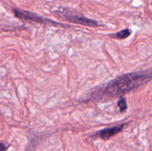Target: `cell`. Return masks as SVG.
<instances>
[{"label": "cell", "instance_id": "277c9868", "mask_svg": "<svg viewBox=\"0 0 152 151\" xmlns=\"http://www.w3.org/2000/svg\"><path fill=\"white\" fill-rule=\"evenodd\" d=\"M126 126V124H122L120 125L114 126L111 127H107V128L101 130L94 134V136H98L103 140H108L113 136H116L119 133L122 131Z\"/></svg>", "mask_w": 152, "mask_h": 151}, {"label": "cell", "instance_id": "3957f363", "mask_svg": "<svg viewBox=\"0 0 152 151\" xmlns=\"http://www.w3.org/2000/svg\"><path fill=\"white\" fill-rule=\"evenodd\" d=\"M13 14L15 15L16 18L20 19L23 21H27V22H34L36 23L42 24V25H54V26H59V25H63L62 24L56 22L55 21L51 20L50 19L42 17L36 13H32V12L27 11V10H20L17 8H13Z\"/></svg>", "mask_w": 152, "mask_h": 151}, {"label": "cell", "instance_id": "7a4b0ae2", "mask_svg": "<svg viewBox=\"0 0 152 151\" xmlns=\"http://www.w3.org/2000/svg\"><path fill=\"white\" fill-rule=\"evenodd\" d=\"M53 14L57 16L58 18H60L63 20L71 22V23L91 27V28H97V27L101 26L100 24L98 23L97 21L88 19L83 15L76 13L75 11L71 10V9H59V10H55L53 12Z\"/></svg>", "mask_w": 152, "mask_h": 151}, {"label": "cell", "instance_id": "6da1fadb", "mask_svg": "<svg viewBox=\"0 0 152 151\" xmlns=\"http://www.w3.org/2000/svg\"><path fill=\"white\" fill-rule=\"evenodd\" d=\"M152 79V70L138 71L124 74L110 81L102 89L101 96L115 98L132 91Z\"/></svg>", "mask_w": 152, "mask_h": 151}, {"label": "cell", "instance_id": "52a82bcc", "mask_svg": "<svg viewBox=\"0 0 152 151\" xmlns=\"http://www.w3.org/2000/svg\"><path fill=\"white\" fill-rule=\"evenodd\" d=\"M1 151H4L5 150V146H4V144H3L2 143H1Z\"/></svg>", "mask_w": 152, "mask_h": 151}, {"label": "cell", "instance_id": "8992f818", "mask_svg": "<svg viewBox=\"0 0 152 151\" xmlns=\"http://www.w3.org/2000/svg\"><path fill=\"white\" fill-rule=\"evenodd\" d=\"M117 106H118L120 111L121 113H124L127 110L128 108V105L127 102H126V99L125 98H121L120 100L117 102Z\"/></svg>", "mask_w": 152, "mask_h": 151}, {"label": "cell", "instance_id": "5b68a950", "mask_svg": "<svg viewBox=\"0 0 152 151\" xmlns=\"http://www.w3.org/2000/svg\"><path fill=\"white\" fill-rule=\"evenodd\" d=\"M131 34H132V30L127 28V29L122 30L121 31H119L115 33L110 34V37L115 38V39H125V38L130 36Z\"/></svg>", "mask_w": 152, "mask_h": 151}]
</instances>
